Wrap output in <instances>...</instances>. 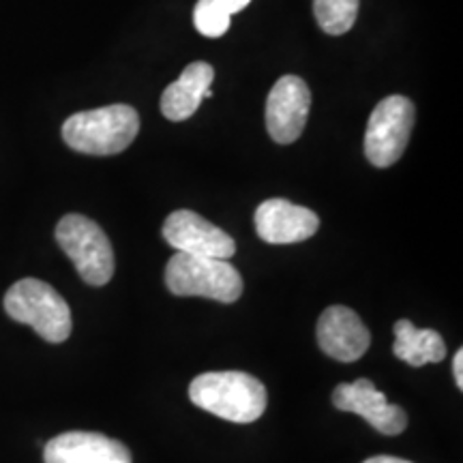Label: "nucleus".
Wrapping results in <instances>:
<instances>
[{"mask_svg": "<svg viewBox=\"0 0 463 463\" xmlns=\"http://www.w3.org/2000/svg\"><path fill=\"white\" fill-rule=\"evenodd\" d=\"M189 399L198 408L230 422L258 420L266 412L264 384L242 372H208L191 382Z\"/></svg>", "mask_w": 463, "mask_h": 463, "instance_id": "f257e3e1", "label": "nucleus"}, {"mask_svg": "<svg viewBox=\"0 0 463 463\" xmlns=\"http://www.w3.org/2000/svg\"><path fill=\"white\" fill-rule=\"evenodd\" d=\"M140 131V116L125 103L86 109L69 116L62 125V140L82 155L109 157L123 153Z\"/></svg>", "mask_w": 463, "mask_h": 463, "instance_id": "f03ea898", "label": "nucleus"}, {"mask_svg": "<svg viewBox=\"0 0 463 463\" xmlns=\"http://www.w3.org/2000/svg\"><path fill=\"white\" fill-rule=\"evenodd\" d=\"M5 311L11 320L33 326L50 344H62L71 335V309L67 300L42 279L28 277L14 283L5 294Z\"/></svg>", "mask_w": 463, "mask_h": 463, "instance_id": "7ed1b4c3", "label": "nucleus"}, {"mask_svg": "<svg viewBox=\"0 0 463 463\" xmlns=\"http://www.w3.org/2000/svg\"><path fill=\"white\" fill-rule=\"evenodd\" d=\"M165 286L176 297H202L217 303H236L242 277L228 260L176 253L165 266Z\"/></svg>", "mask_w": 463, "mask_h": 463, "instance_id": "20e7f679", "label": "nucleus"}, {"mask_svg": "<svg viewBox=\"0 0 463 463\" xmlns=\"http://www.w3.org/2000/svg\"><path fill=\"white\" fill-rule=\"evenodd\" d=\"M56 242L89 286H106L114 275V251L99 223L84 215H67L56 225Z\"/></svg>", "mask_w": 463, "mask_h": 463, "instance_id": "39448f33", "label": "nucleus"}, {"mask_svg": "<svg viewBox=\"0 0 463 463\" xmlns=\"http://www.w3.org/2000/svg\"><path fill=\"white\" fill-rule=\"evenodd\" d=\"M414 103L403 95L382 99L369 116L364 131V157L375 167H389L402 159L414 127Z\"/></svg>", "mask_w": 463, "mask_h": 463, "instance_id": "423d86ee", "label": "nucleus"}, {"mask_svg": "<svg viewBox=\"0 0 463 463\" xmlns=\"http://www.w3.org/2000/svg\"><path fill=\"white\" fill-rule=\"evenodd\" d=\"M164 239L176 253L228 260L236 253V242L228 232L206 222L194 211H174L164 223Z\"/></svg>", "mask_w": 463, "mask_h": 463, "instance_id": "0eeeda50", "label": "nucleus"}, {"mask_svg": "<svg viewBox=\"0 0 463 463\" xmlns=\"http://www.w3.org/2000/svg\"><path fill=\"white\" fill-rule=\"evenodd\" d=\"M311 92L297 75H283L266 99V129L277 144H292L303 136L309 118Z\"/></svg>", "mask_w": 463, "mask_h": 463, "instance_id": "6e6552de", "label": "nucleus"}, {"mask_svg": "<svg viewBox=\"0 0 463 463\" xmlns=\"http://www.w3.org/2000/svg\"><path fill=\"white\" fill-rule=\"evenodd\" d=\"M333 403L341 412L363 416L373 430L384 436H399L408 427V416L403 408L386 402L384 392L375 389L373 382L367 378L352 382V384H339L333 392Z\"/></svg>", "mask_w": 463, "mask_h": 463, "instance_id": "1a4fd4ad", "label": "nucleus"}, {"mask_svg": "<svg viewBox=\"0 0 463 463\" xmlns=\"http://www.w3.org/2000/svg\"><path fill=\"white\" fill-rule=\"evenodd\" d=\"M317 345L326 356L341 363H354L372 345V335L356 311L344 305L324 309L316 326Z\"/></svg>", "mask_w": 463, "mask_h": 463, "instance_id": "9d476101", "label": "nucleus"}, {"mask_svg": "<svg viewBox=\"0 0 463 463\" xmlns=\"http://www.w3.org/2000/svg\"><path fill=\"white\" fill-rule=\"evenodd\" d=\"M320 228V217L309 208L292 204L283 198L266 200L256 211V232L270 245L303 242Z\"/></svg>", "mask_w": 463, "mask_h": 463, "instance_id": "9b49d317", "label": "nucleus"}, {"mask_svg": "<svg viewBox=\"0 0 463 463\" xmlns=\"http://www.w3.org/2000/svg\"><path fill=\"white\" fill-rule=\"evenodd\" d=\"M45 463H131V453L118 439L92 431H69L52 438L43 450Z\"/></svg>", "mask_w": 463, "mask_h": 463, "instance_id": "f8f14e48", "label": "nucleus"}, {"mask_svg": "<svg viewBox=\"0 0 463 463\" xmlns=\"http://www.w3.org/2000/svg\"><path fill=\"white\" fill-rule=\"evenodd\" d=\"M215 80V69L208 62H191L176 82H172L161 95V112L172 123H181L198 112L204 101V92Z\"/></svg>", "mask_w": 463, "mask_h": 463, "instance_id": "ddd939ff", "label": "nucleus"}, {"mask_svg": "<svg viewBox=\"0 0 463 463\" xmlns=\"http://www.w3.org/2000/svg\"><path fill=\"white\" fill-rule=\"evenodd\" d=\"M392 354L399 361L422 367L427 363H439L447 356V344L442 335L431 328H416L410 320L395 322V344Z\"/></svg>", "mask_w": 463, "mask_h": 463, "instance_id": "4468645a", "label": "nucleus"}, {"mask_svg": "<svg viewBox=\"0 0 463 463\" xmlns=\"http://www.w3.org/2000/svg\"><path fill=\"white\" fill-rule=\"evenodd\" d=\"M251 0H200L194 9V24L204 37H223L232 15L245 9Z\"/></svg>", "mask_w": 463, "mask_h": 463, "instance_id": "2eb2a0df", "label": "nucleus"}, {"mask_svg": "<svg viewBox=\"0 0 463 463\" xmlns=\"http://www.w3.org/2000/svg\"><path fill=\"white\" fill-rule=\"evenodd\" d=\"M314 15L324 33L339 37L354 26L358 0H314Z\"/></svg>", "mask_w": 463, "mask_h": 463, "instance_id": "dca6fc26", "label": "nucleus"}, {"mask_svg": "<svg viewBox=\"0 0 463 463\" xmlns=\"http://www.w3.org/2000/svg\"><path fill=\"white\" fill-rule=\"evenodd\" d=\"M453 375H455V382H457V389H463V350L455 352Z\"/></svg>", "mask_w": 463, "mask_h": 463, "instance_id": "f3484780", "label": "nucleus"}, {"mask_svg": "<svg viewBox=\"0 0 463 463\" xmlns=\"http://www.w3.org/2000/svg\"><path fill=\"white\" fill-rule=\"evenodd\" d=\"M363 463H412L408 459H399V457H391V455H378V457H369Z\"/></svg>", "mask_w": 463, "mask_h": 463, "instance_id": "a211bd4d", "label": "nucleus"}]
</instances>
